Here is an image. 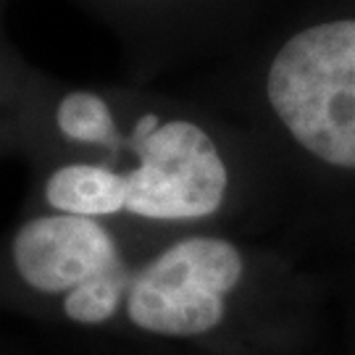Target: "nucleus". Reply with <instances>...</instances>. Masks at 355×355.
Masks as SVG:
<instances>
[{
    "instance_id": "f257e3e1",
    "label": "nucleus",
    "mask_w": 355,
    "mask_h": 355,
    "mask_svg": "<svg viewBox=\"0 0 355 355\" xmlns=\"http://www.w3.org/2000/svg\"><path fill=\"white\" fill-rule=\"evenodd\" d=\"M255 111L292 158L355 174V13L287 26L255 71Z\"/></svg>"
},
{
    "instance_id": "423d86ee",
    "label": "nucleus",
    "mask_w": 355,
    "mask_h": 355,
    "mask_svg": "<svg viewBox=\"0 0 355 355\" xmlns=\"http://www.w3.org/2000/svg\"><path fill=\"white\" fill-rule=\"evenodd\" d=\"M127 263H121L114 271H105L95 279L85 282L64 295V313L74 324L82 327H101L116 316V311L124 303L129 287Z\"/></svg>"
},
{
    "instance_id": "39448f33",
    "label": "nucleus",
    "mask_w": 355,
    "mask_h": 355,
    "mask_svg": "<svg viewBox=\"0 0 355 355\" xmlns=\"http://www.w3.org/2000/svg\"><path fill=\"white\" fill-rule=\"evenodd\" d=\"M45 200L55 214L108 218L124 214V200L111 166L74 161L53 171L45 182Z\"/></svg>"
},
{
    "instance_id": "f03ea898",
    "label": "nucleus",
    "mask_w": 355,
    "mask_h": 355,
    "mask_svg": "<svg viewBox=\"0 0 355 355\" xmlns=\"http://www.w3.org/2000/svg\"><path fill=\"white\" fill-rule=\"evenodd\" d=\"M103 150L132 158L116 168L124 214L145 221L184 224L216 216L232 190L224 145L200 119L171 111H142L116 121ZM108 166V164H105Z\"/></svg>"
},
{
    "instance_id": "0eeeda50",
    "label": "nucleus",
    "mask_w": 355,
    "mask_h": 355,
    "mask_svg": "<svg viewBox=\"0 0 355 355\" xmlns=\"http://www.w3.org/2000/svg\"><path fill=\"white\" fill-rule=\"evenodd\" d=\"M124 3H142V6H155V3H164V6H168V3H177V0H124Z\"/></svg>"
},
{
    "instance_id": "7ed1b4c3",
    "label": "nucleus",
    "mask_w": 355,
    "mask_h": 355,
    "mask_svg": "<svg viewBox=\"0 0 355 355\" xmlns=\"http://www.w3.org/2000/svg\"><path fill=\"white\" fill-rule=\"evenodd\" d=\"M245 279V255L227 237L187 234L129 274L124 308L132 327L155 337H203L227 316Z\"/></svg>"
},
{
    "instance_id": "20e7f679",
    "label": "nucleus",
    "mask_w": 355,
    "mask_h": 355,
    "mask_svg": "<svg viewBox=\"0 0 355 355\" xmlns=\"http://www.w3.org/2000/svg\"><path fill=\"white\" fill-rule=\"evenodd\" d=\"M13 266L32 290L66 295L124 263L119 242L101 218L45 214L29 218L11 245Z\"/></svg>"
}]
</instances>
